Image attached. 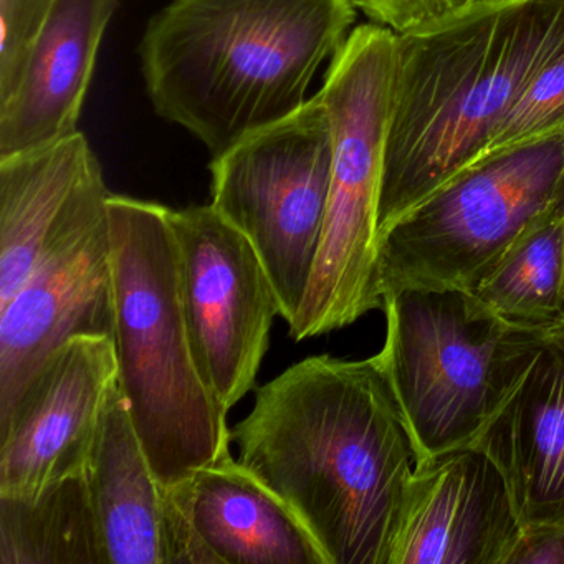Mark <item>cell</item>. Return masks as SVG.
<instances>
[{"label":"cell","mask_w":564,"mask_h":564,"mask_svg":"<svg viewBox=\"0 0 564 564\" xmlns=\"http://www.w3.org/2000/svg\"><path fill=\"white\" fill-rule=\"evenodd\" d=\"M230 438L329 564H389L415 460L372 358L322 355L290 366L257 389Z\"/></svg>","instance_id":"6da1fadb"},{"label":"cell","mask_w":564,"mask_h":564,"mask_svg":"<svg viewBox=\"0 0 564 564\" xmlns=\"http://www.w3.org/2000/svg\"><path fill=\"white\" fill-rule=\"evenodd\" d=\"M564 48V0H464L395 35L379 237L478 160Z\"/></svg>","instance_id":"7a4b0ae2"},{"label":"cell","mask_w":564,"mask_h":564,"mask_svg":"<svg viewBox=\"0 0 564 564\" xmlns=\"http://www.w3.org/2000/svg\"><path fill=\"white\" fill-rule=\"evenodd\" d=\"M355 21L351 0H171L140 45L151 104L219 156L300 110Z\"/></svg>","instance_id":"3957f363"},{"label":"cell","mask_w":564,"mask_h":564,"mask_svg":"<svg viewBox=\"0 0 564 564\" xmlns=\"http://www.w3.org/2000/svg\"><path fill=\"white\" fill-rule=\"evenodd\" d=\"M118 384L154 474L174 487L230 454L227 412L197 368L170 207L110 194Z\"/></svg>","instance_id":"277c9868"},{"label":"cell","mask_w":564,"mask_h":564,"mask_svg":"<svg viewBox=\"0 0 564 564\" xmlns=\"http://www.w3.org/2000/svg\"><path fill=\"white\" fill-rule=\"evenodd\" d=\"M382 310L384 345L372 361L415 464L470 447L544 338L541 329L510 325L462 290L386 292Z\"/></svg>","instance_id":"5b68a950"},{"label":"cell","mask_w":564,"mask_h":564,"mask_svg":"<svg viewBox=\"0 0 564 564\" xmlns=\"http://www.w3.org/2000/svg\"><path fill=\"white\" fill-rule=\"evenodd\" d=\"M394 55V32L359 25L329 62L318 91L332 120V184L312 276L289 323L295 341L346 328L382 308L379 199Z\"/></svg>","instance_id":"8992f818"},{"label":"cell","mask_w":564,"mask_h":564,"mask_svg":"<svg viewBox=\"0 0 564 564\" xmlns=\"http://www.w3.org/2000/svg\"><path fill=\"white\" fill-rule=\"evenodd\" d=\"M564 197V133L497 151L455 174L379 237L381 295L474 292Z\"/></svg>","instance_id":"52a82bcc"},{"label":"cell","mask_w":564,"mask_h":564,"mask_svg":"<svg viewBox=\"0 0 564 564\" xmlns=\"http://www.w3.org/2000/svg\"><path fill=\"white\" fill-rule=\"evenodd\" d=\"M333 130L322 95L213 158V206L259 253L292 323L302 306L328 206Z\"/></svg>","instance_id":"ba28073f"},{"label":"cell","mask_w":564,"mask_h":564,"mask_svg":"<svg viewBox=\"0 0 564 564\" xmlns=\"http://www.w3.org/2000/svg\"><path fill=\"white\" fill-rule=\"evenodd\" d=\"M170 224L194 358L229 414L256 388L279 295L250 240L213 204L170 209Z\"/></svg>","instance_id":"9c48e42d"},{"label":"cell","mask_w":564,"mask_h":564,"mask_svg":"<svg viewBox=\"0 0 564 564\" xmlns=\"http://www.w3.org/2000/svg\"><path fill=\"white\" fill-rule=\"evenodd\" d=\"M110 191L90 174L18 292L0 306V415L35 369L77 336L115 333Z\"/></svg>","instance_id":"30bf717a"},{"label":"cell","mask_w":564,"mask_h":564,"mask_svg":"<svg viewBox=\"0 0 564 564\" xmlns=\"http://www.w3.org/2000/svg\"><path fill=\"white\" fill-rule=\"evenodd\" d=\"M117 381L113 338L77 336L51 352L0 415V498L34 500L84 474Z\"/></svg>","instance_id":"8fae6325"},{"label":"cell","mask_w":564,"mask_h":564,"mask_svg":"<svg viewBox=\"0 0 564 564\" xmlns=\"http://www.w3.org/2000/svg\"><path fill=\"white\" fill-rule=\"evenodd\" d=\"M167 564H329L295 511L232 455L167 487Z\"/></svg>","instance_id":"7c38bea8"},{"label":"cell","mask_w":564,"mask_h":564,"mask_svg":"<svg viewBox=\"0 0 564 564\" xmlns=\"http://www.w3.org/2000/svg\"><path fill=\"white\" fill-rule=\"evenodd\" d=\"M520 528L497 465L457 448L414 465L389 564H505Z\"/></svg>","instance_id":"4fadbf2b"},{"label":"cell","mask_w":564,"mask_h":564,"mask_svg":"<svg viewBox=\"0 0 564 564\" xmlns=\"http://www.w3.org/2000/svg\"><path fill=\"white\" fill-rule=\"evenodd\" d=\"M470 447L497 465L521 527L564 523V349L546 333Z\"/></svg>","instance_id":"5bb4252c"},{"label":"cell","mask_w":564,"mask_h":564,"mask_svg":"<svg viewBox=\"0 0 564 564\" xmlns=\"http://www.w3.org/2000/svg\"><path fill=\"white\" fill-rule=\"evenodd\" d=\"M118 0H57L14 94L0 104V158L78 133L98 51Z\"/></svg>","instance_id":"9a60e30c"},{"label":"cell","mask_w":564,"mask_h":564,"mask_svg":"<svg viewBox=\"0 0 564 564\" xmlns=\"http://www.w3.org/2000/svg\"><path fill=\"white\" fill-rule=\"evenodd\" d=\"M84 474L105 563L167 564V487L151 467L118 381L105 402Z\"/></svg>","instance_id":"2e32d148"},{"label":"cell","mask_w":564,"mask_h":564,"mask_svg":"<svg viewBox=\"0 0 564 564\" xmlns=\"http://www.w3.org/2000/svg\"><path fill=\"white\" fill-rule=\"evenodd\" d=\"M100 167L84 133L0 158V306L37 262L78 191Z\"/></svg>","instance_id":"e0dca14e"},{"label":"cell","mask_w":564,"mask_h":564,"mask_svg":"<svg viewBox=\"0 0 564 564\" xmlns=\"http://www.w3.org/2000/svg\"><path fill=\"white\" fill-rule=\"evenodd\" d=\"M0 564H107L85 474L34 500L0 498Z\"/></svg>","instance_id":"ac0fdd59"},{"label":"cell","mask_w":564,"mask_h":564,"mask_svg":"<svg viewBox=\"0 0 564 564\" xmlns=\"http://www.w3.org/2000/svg\"><path fill=\"white\" fill-rule=\"evenodd\" d=\"M510 325L544 329L564 316V197L534 220L474 290Z\"/></svg>","instance_id":"d6986e66"},{"label":"cell","mask_w":564,"mask_h":564,"mask_svg":"<svg viewBox=\"0 0 564 564\" xmlns=\"http://www.w3.org/2000/svg\"><path fill=\"white\" fill-rule=\"evenodd\" d=\"M561 133H564V48L524 88L478 160Z\"/></svg>","instance_id":"ffe728a7"},{"label":"cell","mask_w":564,"mask_h":564,"mask_svg":"<svg viewBox=\"0 0 564 564\" xmlns=\"http://www.w3.org/2000/svg\"><path fill=\"white\" fill-rule=\"evenodd\" d=\"M57 0H0V104L24 74L39 34Z\"/></svg>","instance_id":"44dd1931"},{"label":"cell","mask_w":564,"mask_h":564,"mask_svg":"<svg viewBox=\"0 0 564 564\" xmlns=\"http://www.w3.org/2000/svg\"><path fill=\"white\" fill-rule=\"evenodd\" d=\"M372 24L395 35L408 34L454 11L464 0H351Z\"/></svg>","instance_id":"7402d4cb"},{"label":"cell","mask_w":564,"mask_h":564,"mask_svg":"<svg viewBox=\"0 0 564 564\" xmlns=\"http://www.w3.org/2000/svg\"><path fill=\"white\" fill-rule=\"evenodd\" d=\"M505 564H564V523L521 527Z\"/></svg>","instance_id":"603a6c76"},{"label":"cell","mask_w":564,"mask_h":564,"mask_svg":"<svg viewBox=\"0 0 564 564\" xmlns=\"http://www.w3.org/2000/svg\"><path fill=\"white\" fill-rule=\"evenodd\" d=\"M544 333H546L547 338L553 339L556 345L564 349V316L553 323L550 328L544 329Z\"/></svg>","instance_id":"cb8c5ba5"}]
</instances>
